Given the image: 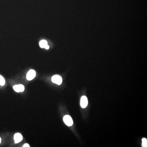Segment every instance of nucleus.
Segmentation results:
<instances>
[{
	"mask_svg": "<svg viewBox=\"0 0 147 147\" xmlns=\"http://www.w3.org/2000/svg\"><path fill=\"white\" fill-rule=\"evenodd\" d=\"M142 147H146L147 146V140L146 138H143L142 140Z\"/></svg>",
	"mask_w": 147,
	"mask_h": 147,
	"instance_id": "9",
	"label": "nucleus"
},
{
	"mask_svg": "<svg viewBox=\"0 0 147 147\" xmlns=\"http://www.w3.org/2000/svg\"><path fill=\"white\" fill-rule=\"evenodd\" d=\"M14 90H15V91L17 93H20V92H23L25 90V87L22 84L19 85H15L13 87Z\"/></svg>",
	"mask_w": 147,
	"mask_h": 147,
	"instance_id": "5",
	"label": "nucleus"
},
{
	"mask_svg": "<svg viewBox=\"0 0 147 147\" xmlns=\"http://www.w3.org/2000/svg\"><path fill=\"white\" fill-rule=\"evenodd\" d=\"M1 139L0 138V143H1Z\"/></svg>",
	"mask_w": 147,
	"mask_h": 147,
	"instance_id": "11",
	"label": "nucleus"
},
{
	"mask_svg": "<svg viewBox=\"0 0 147 147\" xmlns=\"http://www.w3.org/2000/svg\"><path fill=\"white\" fill-rule=\"evenodd\" d=\"M23 147H30V146H29V145L28 144H27V143H25V144L23 146Z\"/></svg>",
	"mask_w": 147,
	"mask_h": 147,
	"instance_id": "10",
	"label": "nucleus"
},
{
	"mask_svg": "<svg viewBox=\"0 0 147 147\" xmlns=\"http://www.w3.org/2000/svg\"><path fill=\"white\" fill-rule=\"evenodd\" d=\"M14 139L15 140V143H18L23 140V136L22 135L19 133H17L15 134Z\"/></svg>",
	"mask_w": 147,
	"mask_h": 147,
	"instance_id": "6",
	"label": "nucleus"
},
{
	"mask_svg": "<svg viewBox=\"0 0 147 147\" xmlns=\"http://www.w3.org/2000/svg\"><path fill=\"white\" fill-rule=\"evenodd\" d=\"M65 124L68 126H71L73 125V121L72 117L69 115H65L64 116L63 118Z\"/></svg>",
	"mask_w": 147,
	"mask_h": 147,
	"instance_id": "1",
	"label": "nucleus"
},
{
	"mask_svg": "<svg viewBox=\"0 0 147 147\" xmlns=\"http://www.w3.org/2000/svg\"><path fill=\"white\" fill-rule=\"evenodd\" d=\"M5 84V80L2 76L0 75V85L3 86Z\"/></svg>",
	"mask_w": 147,
	"mask_h": 147,
	"instance_id": "8",
	"label": "nucleus"
},
{
	"mask_svg": "<svg viewBox=\"0 0 147 147\" xmlns=\"http://www.w3.org/2000/svg\"><path fill=\"white\" fill-rule=\"evenodd\" d=\"M39 45L41 48H45L47 50L49 49V46L47 45V42L45 40H41L39 43Z\"/></svg>",
	"mask_w": 147,
	"mask_h": 147,
	"instance_id": "7",
	"label": "nucleus"
},
{
	"mask_svg": "<svg viewBox=\"0 0 147 147\" xmlns=\"http://www.w3.org/2000/svg\"><path fill=\"white\" fill-rule=\"evenodd\" d=\"M52 81L54 83L60 85L62 83V78L60 76L56 75L52 77Z\"/></svg>",
	"mask_w": 147,
	"mask_h": 147,
	"instance_id": "2",
	"label": "nucleus"
},
{
	"mask_svg": "<svg viewBox=\"0 0 147 147\" xmlns=\"http://www.w3.org/2000/svg\"><path fill=\"white\" fill-rule=\"evenodd\" d=\"M36 75V72L34 70H30L27 73L26 78L27 80L31 81L35 78Z\"/></svg>",
	"mask_w": 147,
	"mask_h": 147,
	"instance_id": "3",
	"label": "nucleus"
},
{
	"mask_svg": "<svg viewBox=\"0 0 147 147\" xmlns=\"http://www.w3.org/2000/svg\"><path fill=\"white\" fill-rule=\"evenodd\" d=\"M80 105L81 107L83 108H85L88 105V100L86 96H83L81 97V101H80Z\"/></svg>",
	"mask_w": 147,
	"mask_h": 147,
	"instance_id": "4",
	"label": "nucleus"
}]
</instances>
